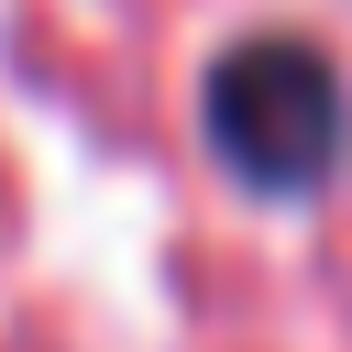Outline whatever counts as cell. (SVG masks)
I'll return each instance as SVG.
<instances>
[{
  "instance_id": "1",
  "label": "cell",
  "mask_w": 352,
  "mask_h": 352,
  "mask_svg": "<svg viewBox=\"0 0 352 352\" xmlns=\"http://www.w3.org/2000/svg\"><path fill=\"white\" fill-rule=\"evenodd\" d=\"M209 143H220V165L242 187H275V198L319 187L341 165V77H330V55L297 44V33L231 44L209 66Z\"/></svg>"
}]
</instances>
